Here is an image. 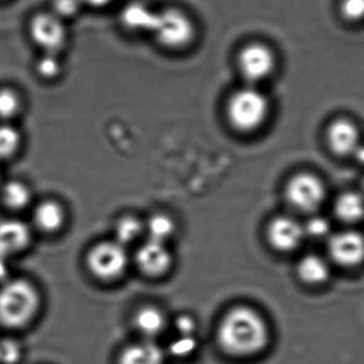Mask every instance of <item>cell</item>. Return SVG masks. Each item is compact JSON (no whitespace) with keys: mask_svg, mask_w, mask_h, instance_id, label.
Masks as SVG:
<instances>
[{"mask_svg":"<svg viewBox=\"0 0 364 364\" xmlns=\"http://www.w3.org/2000/svg\"><path fill=\"white\" fill-rule=\"evenodd\" d=\"M331 260L344 267H355L364 262V235L353 230L340 231L328 237Z\"/></svg>","mask_w":364,"mask_h":364,"instance_id":"8","label":"cell"},{"mask_svg":"<svg viewBox=\"0 0 364 364\" xmlns=\"http://www.w3.org/2000/svg\"><path fill=\"white\" fill-rule=\"evenodd\" d=\"M157 12L151 10V8L144 4H128L122 13V21L128 29L139 32H149L155 23Z\"/></svg>","mask_w":364,"mask_h":364,"instance_id":"19","label":"cell"},{"mask_svg":"<svg viewBox=\"0 0 364 364\" xmlns=\"http://www.w3.org/2000/svg\"><path fill=\"white\" fill-rule=\"evenodd\" d=\"M237 65L242 76L254 85L273 74L276 68V55L267 45L250 43L240 51Z\"/></svg>","mask_w":364,"mask_h":364,"instance_id":"7","label":"cell"},{"mask_svg":"<svg viewBox=\"0 0 364 364\" xmlns=\"http://www.w3.org/2000/svg\"><path fill=\"white\" fill-rule=\"evenodd\" d=\"M26 348L19 336L0 333V364H21Z\"/></svg>","mask_w":364,"mask_h":364,"instance_id":"22","label":"cell"},{"mask_svg":"<svg viewBox=\"0 0 364 364\" xmlns=\"http://www.w3.org/2000/svg\"><path fill=\"white\" fill-rule=\"evenodd\" d=\"M136 262L145 275L160 277L170 271L173 257L166 244L147 240L139 247Z\"/></svg>","mask_w":364,"mask_h":364,"instance_id":"11","label":"cell"},{"mask_svg":"<svg viewBox=\"0 0 364 364\" xmlns=\"http://www.w3.org/2000/svg\"><path fill=\"white\" fill-rule=\"evenodd\" d=\"M297 275L301 282L309 286H323L331 278L328 260L316 254H308L297 264Z\"/></svg>","mask_w":364,"mask_h":364,"instance_id":"15","label":"cell"},{"mask_svg":"<svg viewBox=\"0 0 364 364\" xmlns=\"http://www.w3.org/2000/svg\"><path fill=\"white\" fill-rule=\"evenodd\" d=\"M174 327L177 336H182V337H195L197 325L194 318H191L190 316H186V314L179 316L178 318L175 320Z\"/></svg>","mask_w":364,"mask_h":364,"instance_id":"31","label":"cell"},{"mask_svg":"<svg viewBox=\"0 0 364 364\" xmlns=\"http://www.w3.org/2000/svg\"><path fill=\"white\" fill-rule=\"evenodd\" d=\"M145 233V224L136 216L121 218L115 227V241L123 246L138 241Z\"/></svg>","mask_w":364,"mask_h":364,"instance_id":"23","label":"cell"},{"mask_svg":"<svg viewBox=\"0 0 364 364\" xmlns=\"http://www.w3.org/2000/svg\"><path fill=\"white\" fill-rule=\"evenodd\" d=\"M31 241V232L25 223L16 220L0 222V256L10 258L23 252Z\"/></svg>","mask_w":364,"mask_h":364,"instance_id":"13","label":"cell"},{"mask_svg":"<svg viewBox=\"0 0 364 364\" xmlns=\"http://www.w3.org/2000/svg\"><path fill=\"white\" fill-rule=\"evenodd\" d=\"M197 346H198V343H197L196 337L177 336L168 346V352L172 356L177 357V358H186V357L194 354Z\"/></svg>","mask_w":364,"mask_h":364,"instance_id":"27","label":"cell"},{"mask_svg":"<svg viewBox=\"0 0 364 364\" xmlns=\"http://www.w3.org/2000/svg\"><path fill=\"white\" fill-rule=\"evenodd\" d=\"M271 341L267 320L256 310L237 306L225 314L218 328V342L226 354L247 358L261 354Z\"/></svg>","mask_w":364,"mask_h":364,"instance_id":"1","label":"cell"},{"mask_svg":"<svg viewBox=\"0 0 364 364\" xmlns=\"http://www.w3.org/2000/svg\"><path fill=\"white\" fill-rule=\"evenodd\" d=\"M269 113V98L254 85L235 92L227 106L229 122L241 132L259 129L267 121Z\"/></svg>","mask_w":364,"mask_h":364,"instance_id":"3","label":"cell"},{"mask_svg":"<svg viewBox=\"0 0 364 364\" xmlns=\"http://www.w3.org/2000/svg\"><path fill=\"white\" fill-rule=\"evenodd\" d=\"M36 70L43 78L53 79L61 72V64L53 53H48L38 62Z\"/></svg>","mask_w":364,"mask_h":364,"instance_id":"29","label":"cell"},{"mask_svg":"<svg viewBox=\"0 0 364 364\" xmlns=\"http://www.w3.org/2000/svg\"><path fill=\"white\" fill-rule=\"evenodd\" d=\"M30 34L36 45L55 53L65 45L66 30L57 15H36L30 23Z\"/></svg>","mask_w":364,"mask_h":364,"instance_id":"9","label":"cell"},{"mask_svg":"<svg viewBox=\"0 0 364 364\" xmlns=\"http://www.w3.org/2000/svg\"><path fill=\"white\" fill-rule=\"evenodd\" d=\"M363 195H364V182H363Z\"/></svg>","mask_w":364,"mask_h":364,"instance_id":"35","label":"cell"},{"mask_svg":"<svg viewBox=\"0 0 364 364\" xmlns=\"http://www.w3.org/2000/svg\"><path fill=\"white\" fill-rule=\"evenodd\" d=\"M21 134L15 128L8 125L0 126V160L9 159L18 151Z\"/></svg>","mask_w":364,"mask_h":364,"instance_id":"24","label":"cell"},{"mask_svg":"<svg viewBox=\"0 0 364 364\" xmlns=\"http://www.w3.org/2000/svg\"><path fill=\"white\" fill-rule=\"evenodd\" d=\"M269 243L279 252H289L299 248L305 240L304 225L291 216L274 218L267 229Z\"/></svg>","mask_w":364,"mask_h":364,"instance_id":"10","label":"cell"},{"mask_svg":"<svg viewBox=\"0 0 364 364\" xmlns=\"http://www.w3.org/2000/svg\"><path fill=\"white\" fill-rule=\"evenodd\" d=\"M304 230H305L306 237H310L312 239H325L331 235V225L324 216H312L304 225Z\"/></svg>","mask_w":364,"mask_h":364,"instance_id":"26","label":"cell"},{"mask_svg":"<svg viewBox=\"0 0 364 364\" xmlns=\"http://www.w3.org/2000/svg\"><path fill=\"white\" fill-rule=\"evenodd\" d=\"M329 149L338 156H353L361 144L360 132L354 122L337 119L327 128Z\"/></svg>","mask_w":364,"mask_h":364,"instance_id":"12","label":"cell"},{"mask_svg":"<svg viewBox=\"0 0 364 364\" xmlns=\"http://www.w3.org/2000/svg\"><path fill=\"white\" fill-rule=\"evenodd\" d=\"M8 275V260L4 257L0 256V280L1 284L6 282V277Z\"/></svg>","mask_w":364,"mask_h":364,"instance_id":"33","label":"cell"},{"mask_svg":"<svg viewBox=\"0 0 364 364\" xmlns=\"http://www.w3.org/2000/svg\"><path fill=\"white\" fill-rule=\"evenodd\" d=\"M336 216L342 222L354 224L364 218V195L354 191L344 192L336 199Z\"/></svg>","mask_w":364,"mask_h":364,"instance_id":"18","label":"cell"},{"mask_svg":"<svg viewBox=\"0 0 364 364\" xmlns=\"http://www.w3.org/2000/svg\"><path fill=\"white\" fill-rule=\"evenodd\" d=\"M151 34L166 48L181 49L195 38V25L188 15L178 9L157 12Z\"/></svg>","mask_w":364,"mask_h":364,"instance_id":"4","label":"cell"},{"mask_svg":"<svg viewBox=\"0 0 364 364\" xmlns=\"http://www.w3.org/2000/svg\"><path fill=\"white\" fill-rule=\"evenodd\" d=\"M134 325L143 340L156 341L166 331L168 320L164 312L158 308L144 307L136 312Z\"/></svg>","mask_w":364,"mask_h":364,"instance_id":"16","label":"cell"},{"mask_svg":"<svg viewBox=\"0 0 364 364\" xmlns=\"http://www.w3.org/2000/svg\"><path fill=\"white\" fill-rule=\"evenodd\" d=\"M33 220L36 228L43 232L53 233L63 226L65 222V211L57 201H42L34 210Z\"/></svg>","mask_w":364,"mask_h":364,"instance_id":"17","label":"cell"},{"mask_svg":"<svg viewBox=\"0 0 364 364\" xmlns=\"http://www.w3.org/2000/svg\"><path fill=\"white\" fill-rule=\"evenodd\" d=\"M353 156H354L355 160H356V161L358 162L360 166H364V144H363V143L359 145L358 149L355 151V153L353 154Z\"/></svg>","mask_w":364,"mask_h":364,"instance_id":"34","label":"cell"},{"mask_svg":"<svg viewBox=\"0 0 364 364\" xmlns=\"http://www.w3.org/2000/svg\"><path fill=\"white\" fill-rule=\"evenodd\" d=\"M2 201L11 210H21L29 205L31 192L27 184L21 181L6 182L1 190Z\"/></svg>","mask_w":364,"mask_h":364,"instance_id":"21","label":"cell"},{"mask_svg":"<svg viewBox=\"0 0 364 364\" xmlns=\"http://www.w3.org/2000/svg\"><path fill=\"white\" fill-rule=\"evenodd\" d=\"M81 1L83 2V4H87L93 8H105V6L112 4L114 0H81Z\"/></svg>","mask_w":364,"mask_h":364,"instance_id":"32","label":"cell"},{"mask_svg":"<svg viewBox=\"0 0 364 364\" xmlns=\"http://www.w3.org/2000/svg\"><path fill=\"white\" fill-rule=\"evenodd\" d=\"M176 230L173 218L166 214H155L145 223V233L151 241L166 244Z\"/></svg>","mask_w":364,"mask_h":364,"instance_id":"20","label":"cell"},{"mask_svg":"<svg viewBox=\"0 0 364 364\" xmlns=\"http://www.w3.org/2000/svg\"><path fill=\"white\" fill-rule=\"evenodd\" d=\"M129 256L125 246L117 241L104 242L92 248L87 256V267L98 279L113 282L126 273Z\"/></svg>","mask_w":364,"mask_h":364,"instance_id":"5","label":"cell"},{"mask_svg":"<svg viewBox=\"0 0 364 364\" xmlns=\"http://www.w3.org/2000/svg\"><path fill=\"white\" fill-rule=\"evenodd\" d=\"M19 108L21 100L13 90H0V119H12L18 113Z\"/></svg>","mask_w":364,"mask_h":364,"instance_id":"25","label":"cell"},{"mask_svg":"<svg viewBox=\"0 0 364 364\" xmlns=\"http://www.w3.org/2000/svg\"><path fill=\"white\" fill-rule=\"evenodd\" d=\"M83 2L81 0H55L53 6L58 17H72L80 11Z\"/></svg>","mask_w":364,"mask_h":364,"instance_id":"30","label":"cell"},{"mask_svg":"<svg viewBox=\"0 0 364 364\" xmlns=\"http://www.w3.org/2000/svg\"><path fill=\"white\" fill-rule=\"evenodd\" d=\"M42 311V294L29 280L16 278L0 284V333L21 337L36 327Z\"/></svg>","mask_w":364,"mask_h":364,"instance_id":"2","label":"cell"},{"mask_svg":"<svg viewBox=\"0 0 364 364\" xmlns=\"http://www.w3.org/2000/svg\"><path fill=\"white\" fill-rule=\"evenodd\" d=\"M166 353L156 341L142 340L130 344L119 355V364H164Z\"/></svg>","mask_w":364,"mask_h":364,"instance_id":"14","label":"cell"},{"mask_svg":"<svg viewBox=\"0 0 364 364\" xmlns=\"http://www.w3.org/2000/svg\"><path fill=\"white\" fill-rule=\"evenodd\" d=\"M326 188L324 182L310 173H299L286 186V198L293 209L314 213L324 203Z\"/></svg>","mask_w":364,"mask_h":364,"instance_id":"6","label":"cell"},{"mask_svg":"<svg viewBox=\"0 0 364 364\" xmlns=\"http://www.w3.org/2000/svg\"><path fill=\"white\" fill-rule=\"evenodd\" d=\"M340 13L346 21L350 23L364 21V0H342Z\"/></svg>","mask_w":364,"mask_h":364,"instance_id":"28","label":"cell"}]
</instances>
